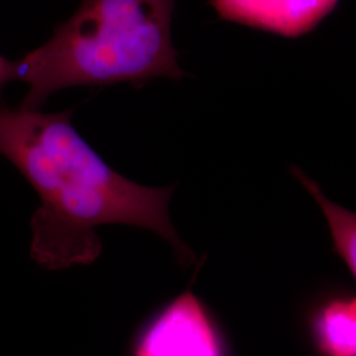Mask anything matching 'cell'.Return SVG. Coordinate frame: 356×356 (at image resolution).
I'll use <instances>...</instances> for the list:
<instances>
[{
  "instance_id": "obj_1",
  "label": "cell",
  "mask_w": 356,
  "mask_h": 356,
  "mask_svg": "<svg viewBox=\"0 0 356 356\" xmlns=\"http://www.w3.org/2000/svg\"><path fill=\"white\" fill-rule=\"evenodd\" d=\"M73 113L0 104V154L40 198L31 218L32 260L47 270L89 266L102 252L97 229L127 225L156 232L184 266L195 264L169 216L175 185L149 188L118 173L76 132Z\"/></svg>"
},
{
  "instance_id": "obj_2",
  "label": "cell",
  "mask_w": 356,
  "mask_h": 356,
  "mask_svg": "<svg viewBox=\"0 0 356 356\" xmlns=\"http://www.w3.org/2000/svg\"><path fill=\"white\" fill-rule=\"evenodd\" d=\"M178 0H82L51 38L16 61L28 85L19 104L41 110L60 90L188 76L178 64L172 22Z\"/></svg>"
},
{
  "instance_id": "obj_3",
  "label": "cell",
  "mask_w": 356,
  "mask_h": 356,
  "mask_svg": "<svg viewBox=\"0 0 356 356\" xmlns=\"http://www.w3.org/2000/svg\"><path fill=\"white\" fill-rule=\"evenodd\" d=\"M134 356H222L216 331L198 298L185 292L141 334Z\"/></svg>"
},
{
  "instance_id": "obj_4",
  "label": "cell",
  "mask_w": 356,
  "mask_h": 356,
  "mask_svg": "<svg viewBox=\"0 0 356 356\" xmlns=\"http://www.w3.org/2000/svg\"><path fill=\"white\" fill-rule=\"evenodd\" d=\"M339 0H210L219 19L275 33L305 36L330 15Z\"/></svg>"
},
{
  "instance_id": "obj_5",
  "label": "cell",
  "mask_w": 356,
  "mask_h": 356,
  "mask_svg": "<svg viewBox=\"0 0 356 356\" xmlns=\"http://www.w3.org/2000/svg\"><path fill=\"white\" fill-rule=\"evenodd\" d=\"M293 176L297 178L306 191H309L318 204L330 229L334 251L343 259L346 266L356 275V216L339 204L330 201L319 188L318 184L309 177L298 166H291Z\"/></svg>"
},
{
  "instance_id": "obj_6",
  "label": "cell",
  "mask_w": 356,
  "mask_h": 356,
  "mask_svg": "<svg viewBox=\"0 0 356 356\" xmlns=\"http://www.w3.org/2000/svg\"><path fill=\"white\" fill-rule=\"evenodd\" d=\"M319 346L327 356H356L355 298L326 306L317 319Z\"/></svg>"
},
{
  "instance_id": "obj_7",
  "label": "cell",
  "mask_w": 356,
  "mask_h": 356,
  "mask_svg": "<svg viewBox=\"0 0 356 356\" xmlns=\"http://www.w3.org/2000/svg\"><path fill=\"white\" fill-rule=\"evenodd\" d=\"M13 81H16V61H11L0 54V92Z\"/></svg>"
}]
</instances>
